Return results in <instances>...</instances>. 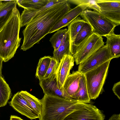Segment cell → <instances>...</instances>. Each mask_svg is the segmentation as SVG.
<instances>
[{"instance_id":"cell-1","label":"cell","mask_w":120,"mask_h":120,"mask_svg":"<svg viewBox=\"0 0 120 120\" xmlns=\"http://www.w3.org/2000/svg\"><path fill=\"white\" fill-rule=\"evenodd\" d=\"M71 8L68 0L55 4L33 18L22 33L24 37L21 49L26 51L39 43L57 22Z\"/></svg>"},{"instance_id":"cell-2","label":"cell","mask_w":120,"mask_h":120,"mask_svg":"<svg viewBox=\"0 0 120 120\" xmlns=\"http://www.w3.org/2000/svg\"><path fill=\"white\" fill-rule=\"evenodd\" d=\"M20 14L16 7L9 21L0 31V57L6 62L14 57L19 47Z\"/></svg>"},{"instance_id":"cell-3","label":"cell","mask_w":120,"mask_h":120,"mask_svg":"<svg viewBox=\"0 0 120 120\" xmlns=\"http://www.w3.org/2000/svg\"><path fill=\"white\" fill-rule=\"evenodd\" d=\"M41 100L42 109L39 120H63L77 109L80 102L45 94Z\"/></svg>"},{"instance_id":"cell-4","label":"cell","mask_w":120,"mask_h":120,"mask_svg":"<svg viewBox=\"0 0 120 120\" xmlns=\"http://www.w3.org/2000/svg\"><path fill=\"white\" fill-rule=\"evenodd\" d=\"M111 60L84 74L90 100L96 99L101 93Z\"/></svg>"},{"instance_id":"cell-5","label":"cell","mask_w":120,"mask_h":120,"mask_svg":"<svg viewBox=\"0 0 120 120\" xmlns=\"http://www.w3.org/2000/svg\"><path fill=\"white\" fill-rule=\"evenodd\" d=\"M79 15L90 26L94 33L105 37L114 33L116 25L99 13L86 9Z\"/></svg>"},{"instance_id":"cell-6","label":"cell","mask_w":120,"mask_h":120,"mask_svg":"<svg viewBox=\"0 0 120 120\" xmlns=\"http://www.w3.org/2000/svg\"><path fill=\"white\" fill-rule=\"evenodd\" d=\"M102 37L93 33L75 49L72 55L76 65L85 60L105 44Z\"/></svg>"},{"instance_id":"cell-7","label":"cell","mask_w":120,"mask_h":120,"mask_svg":"<svg viewBox=\"0 0 120 120\" xmlns=\"http://www.w3.org/2000/svg\"><path fill=\"white\" fill-rule=\"evenodd\" d=\"M113 58L106 44L79 64L78 71L84 74Z\"/></svg>"},{"instance_id":"cell-8","label":"cell","mask_w":120,"mask_h":120,"mask_svg":"<svg viewBox=\"0 0 120 120\" xmlns=\"http://www.w3.org/2000/svg\"><path fill=\"white\" fill-rule=\"evenodd\" d=\"M105 117L95 106L80 102L77 109L63 120H104Z\"/></svg>"},{"instance_id":"cell-9","label":"cell","mask_w":120,"mask_h":120,"mask_svg":"<svg viewBox=\"0 0 120 120\" xmlns=\"http://www.w3.org/2000/svg\"><path fill=\"white\" fill-rule=\"evenodd\" d=\"M99 13L114 23L120 24V0H96Z\"/></svg>"},{"instance_id":"cell-10","label":"cell","mask_w":120,"mask_h":120,"mask_svg":"<svg viewBox=\"0 0 120 120\" xmlns=\"http://www.w3.org/2000/svg\"><path fill=\"white\" fill-rule=\"evenodd\" d=\"M9 103L17 111L31 120L39 118L40 117L20 94V92L14 95Z\"/></svg>"},{"instance_id":"cell-11","label":"cell","mask_w":120,"mask_h":120,"mask_svg":"<svg viewBox=\"0 0 120 120\" xmlns=\"http://www.w3.org/2000/svg\"><path fill=\"white\" fill-rule=\"evenodd\" d=\"M75 61L72 55H65L60 62L56 72L57 85L59 89H62L64 82L74 65Z\"/></svg>"},{"instance_id":"cell-12","label":"cell","mask_w":120,"mask_h":120,"mask_svg":"<svg viewBox=\"0 0 120 120\" xmlns=\"http://www.w3.org/2000/svg\"><path fill=\"white\" fill-rule=\"evenodd\" d=\"M39 84L45 94L68 99L63 89L58 87L56 72L47 78L39 80Z\"/></svg>"},{"instance_id":"cell-13","label":"cell","mask_w":120,"mask_h":120,"mask_svg":"<svg viewBox=\"0 0 120 120\" xmlns=\"http://www.w3.org/2000/svg\"><path fill=\"white\" fill-rule=\"evenodd\" d=\"M82 74L78 71H73L66 78L62 89L68 99L73 100V97L78 90L79 79Z\"/></svg>"},{"instance_id":"cell-14","label":"cell","mask_w":120,"mask_h":120,"mask_svg":"<svg viewBox=\"0 0 120 120\" xmlns=\"http://www.w3.org/2000/svg\"><path fill=\"white\" fill-rule=\"evenodd\" d=\"M64 0H49V2L45 5L36 10H30L24 9L20 16L21 27L26 25L33 18L46 9Z\"/></svg>"},{"instance_id":"cell-15","label":"cell","mask_w":120,"mask_h":120,"mask_svg":"<svg viewBox=\"0 0 120 120\" xmlns=\"http://www.w3.org/2000/svg\"><path fill=\"white\" fill-rule=\"evenodd\" d=\"M0 7V31L10 19L14 10L16 7V0H4Z\"/></svg>"},{"instance_id":"cell-16","label":"cell","mask_w":120,"mask_h":120,"mask_svg":"<svg viewBox=\"0 0 120 120\" xmlns=\"http://www.w3.org/2000/svg\"><path fill=\"white\" fill-rule=\"evenodd\" d=\"M94 33L93 29L87 23L83 25L77 35L70 49L72 55L77 48Z\"/></svg>"},{"instance_id":"cell-17","label":"cell","mask_w":120,"mask_h":120,"mask_svg":"<svg viewBox=\"0 0 120 120\" xmlns=\"http://www.w3.org/2000/svg\"><path fill=\"white\" fill-rule=\"evenodd\" d=\"M106 45H108L111 55L114 58L120 56V35L114 33L106 36Z\"/></svg>"},{"instance_id":"cell-18","label":"cell","mask_w":120,"mask_h":120,"mask_svg":"<svg viewBox=\"0 0 120 120\" xmlns=\"http://www.w3.org/2000/svg\"><path fill=\"white\" fill-rule=\"evenodd\" d=\"M73 100L78 102L85 103H89L90 101L89 95L85 78L82 74L79 81L78 90L73 97Z\"/></svg>"},{"instance_id":"cell-19","label":"cell","mask_w":120,"mask_h":120,"mask_svg":"<svg viewBox=\"0 0 120 120\" xmlns=\"http://www.w3.org/2000/svg\"><path fill=\"white\" fill-rule=\"evenodd\" d=\"M53 54V57L59 62L64 55H71L70 51L69 37L68 31L58 49L56 50H54Z\"/></svg>"},{"instance_id":"cell-20","label":"cell","mask_w":120,"mask_h":120,"mask_svg":"<svg viewBox=\"0 0 120 120\" xmlns=\"http://www.w3.org/2000/svg\"><path fill=\"white\" fill-rule=\"evenodd\" d=\"M86 22L80 17L78 16L68 26V31L70 39V51L77 35Z\"/></svg>"},{"instance_id":"cell-21","label":"cell","mask_w":120,"mask_h":120,"mask_svg":"<svg viewBox=\"0 0 120 120\" xmlns=\"http://www.w3.org/2000/svg\"><path fill=\"white\" fill-rule=\"evenodd\" d=\"M11 95L9 86L2 75L0 74V107L6 105Z\"/></svg>"},{"instance_id":"cell-22","label":"cell","mask_w":120,"mask_h":120,"mask_svg":"<svg viewBox=\"0 0 120 120\" xmlns=\"http://www.w3.org/2000/svg\"><path fill=\"white\" fill-rule=\"evenodd\" d=\"M20 94L29 103L33 110L40 116L42 109L41 100L32 95L26 91L20 92Z\"/></svg>"},{"instance_id":"cell-23","label":"cell","mask_w":120,"mask_h":120,"mask_svg":"<svg viewBox=\"0 0 120 120\" xmlns=\"http://www.w3.org/2000/svg\"><path fill=\"white\" fill-rule=\"evenodd\" d=\"M49 0H16L19 7L27 10H34L41 8L45 5Z\"/></svg>"},{"instance_id":"cell-24","label":"cell","mask_w":120,"mask_h":120,"mask_svg":"<svg viewBox=\"0 0 120 120\" xmlns=\"http://www.w3.org/2000/svg\"><path fill=\"white\" fill-rule=\"evenodd\" d=\"M52 57L45 56L39 60L35 76L39 80L43 79L49 66Z\"/></svg>"},{"instance_id":"cell-25","label":"cell","mask_w":120,"mask_h":120,"mask_svg":"<svg viewBox=\"0 0 120 120\" xmlns=\"http://www.w3.org/2000/svg\"><path fill=\"white\" fill-rule=\"evenodd\" d=\"M67 31V29H60L50 38L49 41L54 49V50L58 49Z\"/></svg>"},{"instance_id":"cell-26","label":"cell","mask_w":120,"mask_h":120,"mask_svg":"<svg viewBox=\"0 0 120 120\" xmlns=\"http://www.w3.org/2000/svg\"><path fill=\"white\" fill-rule=\"evenodd\" d=\"M59 63L52 57L47 71L43 79L47 78L56 73Z\"/></svg>"},{"instance_id":"cell-27","label":"cell","mask_w":120,"mask_h":120,"mask_svg":"<svg viewBox=\"0 0 120 120\" xmlns=\"http://www.w3.org/2000/svg\"><path fill=\"white\" fill-rule=\"evenodd\" d=\"M113 91L118 98L120 100V82L115 83L112 88Z\"/></svg>"},{"instance_id":"cell-28","label":"cell","mask_w":120,"mask_h":120,"mask_svg":"<svg viewBox=\"0 0 120 120\" xmlns=\"http://www.w3.org/2000/svg\"><path fill=\"white\" fill-rule=\"evenodd\" d=\"M20 117L16 116L11 115L10 116V120H22Z\"/></svg>"},{"instance_id":"cell-29","label":"cell","mask_w":120,"mask_h":120,"mask_svg":"<svg viewBox=\"0 0 120 120\" xmlns=\"http://www.w3.org/2000/svg\"><path fill=\"white\" fill-rule=\"evenodd\" d=\"M3 61L2 60L0 57V74L1 75H2Z\"/></svg>"},{"instance_id":"cell-30","label":"cell","mask_w":120,"mask_h":120,"mask_svg":"<svg viewBox=\"0 0 120 120\" xmlns=\"http://www.w3.org/2000/svg\"><path fill=\"white\" fill-rule=\"evenodd\" d=\"M2 0H0V7L2 5Z\"/></svg>"},{"instance_id":"cell-31","label":"cell","mask_w":120,"mask_h":120,"mask_svg":"<svg viewBox=\"0 0 120 120\" xmlns=\"http://www.w3.org/2000/svg\"></svg>"}]
</instances>
